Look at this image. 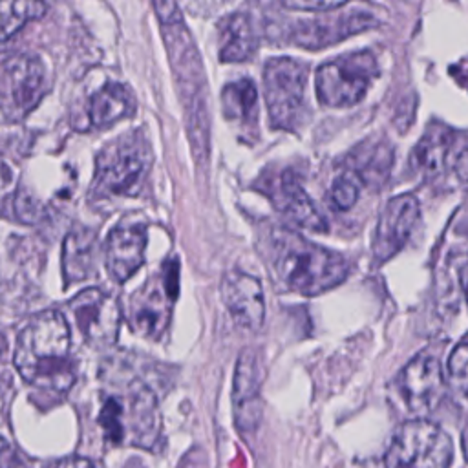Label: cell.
Returning <instances> with one entry per match:
<instances>
[{
    "instance_id": "13",
    "label": "cell",
    "mask_w": 468,
    "mask_h": 468,
    "mask_svg": "<svg viewBox=\"0 0 468 468\" xmlns=\"http://www.w3.org/2000/svg\"><path fill=\"white\" fill-rule=\"evenodd\" d=\"M68 307L86 344L97 349H106L115 344L122 313L112 294L102 289L90 287L73 296Z\"/></svg>"
},
{
    "instance_id": "1",
    "label": "cell",
    "mask_w": 468,
    "mask_h": 468,
    "mask_svg": "<svg viewBox=\"0 0 468 468\" xmlns=\"http://www.w3.org/2000/svg\"><path fill=\"white\" fill-rule=\"evenodd\" d=\"M101 397L97 422L106 442L150 450L161 435L159 397L135 367L124 364Z\"/></svg>"
},
{
    "instance_id": "8",
    "label": "cell",
    "mask_w": 468,
    "mask_h": 468,
    "mask_svg": "<svg viewBox=\"0 0 468 468\" xmlns=\"http://www.w3.org/2000/svg\"><path fill=\"white\" fill-rule=\"evenodd\" d=\"M177 261H168L163 272L150 276L128 298L124 318L130 329L146 340H161L177 298Z\"/></svg>"
},
{
    "instance_id": "21",
    "label": "cell",
    "mask_w": 468,
    "mask_h": 468,
    "mask_svg": "<svg viewBox=\"0 0 468 468\" xmlns=\"http://www.w3.org/2000/svg\"><path fill=\"white\" fill-rule=\"evenodd\" d=\"M221 110L227 122L243 135L245 141H252L258 135V90L250 79H239L229 82L221 91Z\"/></svg>"
},
{
    "instance_id": "14",
    "label": "cell",
    "mask_w": 468,
    "mask_h": 468,
    "mask_svg": "<svg viewBox=\"0 0 468 468\" xmlns=\"http://www.w3.org/2000/svg\"><path fill=\"white\" fill-rule=\"evenodd\" d=\"M420 218V203L415 194L404 192L391 197L378 214L371 252L375 263L393 258L410 239Z\"/></svg>"
},
{
    "instance_id": "11",
    "label": "cell",
    "mask_w": 468,
    "mask_h": 468,
    "mask_svg": "<svg viewBox=\"0 0 468 468\" xmlns=\"http://www.w3.org/2000/svg\"><path fill=\"white\" fill-rule=\"evenodd\" d=\"M42 62L26 53H0V113L24 119L44 95Z\"/></svg>"
},
{
    "instance_id": "23",
    "label": "cell",
    "mask_w": 468,
    "mask_h": 468,
    "mask_svg": "<svg viewBox=\"0 0 468 468\" xmlns=\"http://www.w3.org/2000/svg\"><path fill=\"white\" fill-rule=\"evenodd\" d=\"M97 263V234L90 229L71 230L62 245V274L66 285L86 280Z\"/></svg>"
},
{
    "instance_id": "10",
    "label": "cell",
    "mask_w": 468,
    "mask_h": 468,
    "mask_svg": "<svg viewBox=\"0 0 468 468\" xmlns=\"http://www.w3.org/2000/svg\"><path fill=\"white\" fill-rule=\"evenodd\" d=\"M452 457L453 448L450 435L441 426L417 417L397 428L386 452L384 464L446 468L452 463Z\"/></svg>"
},
{
    "instance_id": "7",
    "label": "cell",
    "mask_w": 468,
    "mask_h": 468,
    "mask_svg": "<svg viewBox=\"0 0 468 468\" xmlns=\"http://www.w3.org/2000/svg\"><path fill=\"white\" fill-rule=\"evenodd\" d=\"M309 68L291 57L267 60L263 68V99L272 130L294 132L305 113Z\"/></svg>"
},
{
    "instance_id": "16",
    "label": "cell",
    "mask_w": 468,
    "mask_h": 468,
    "mask_svg": "<svg viewBox=\"0 0 468 468\" xmlns=\"http://www.w3.org/2000/svg\"><path fill=\"white\" fill-rule=\"evenodd\" d=\"M221 303L245 331H258L265 322V296L260 280L245 271H229L219 283Z\"/></svg>"
},
{
    "instance_id": "5",
    "label": "cell",
    "mask_w": 468,
    "mask_h": 468,
    "mask_svg": "<svg viewBox=\"0 0 468 468\" xmlns=\"http://www.w3.org/2000/svg\"><path fill=\"white\" fill-rule=\"evenodd\" d=\"M183 38L177 33H166V46L174 73L177 79V88L185 110V121L188 130V139L192 144V154L197 163L208 161L210 144V121L207 104V82L203 77L201 62L192 46V40L183 29Z\"/></svg>"
},
{
    "instance_id": "30",
    "label": "cell",
    "mask_w": 468,
    "mask_h": 468,
    "mask_svg": "<svg viewBox=\"0 0 468 468\" xmlns=\"http://www.w3.org/2000/svg\"><path fill=\"white\" fill-rule=\"evenodd\" d=\"M152 4L161 24L172 26L176 22H181V13L176 0H152Z\"/></svg>"
},
{
    "instance_id": "28",
    "label": "cell",
    "mask_w": 468,
    "mask_h": 468,
    "mask_svg": "<svg viewBox=\"0 0 468 468\" xmlns=\"http://www.w3.org/2000/svg\"><path fill=\"white\" fill-rule=\"evenodd\" d=\"M466 369H468V347H466V336L459 340V344L453 347V351L448 356L446 375L452 389L459 395H466Z\"/></svg>"
},
{
    "instance_id": "29",
    "label": "cell",
    "mask_w": 468,
    "mask_h": 468,
    "mask_svg": "<svg viewBox=\"0 0 468 468\" xmlns=\"http://www.w3.org/2000/svg\"><path fill=\"white\" fill-rule=\"evenodd\" d=\"M285 7L291 9H302V11H324V9H333L347 0H280Z\"/></svg>"
},
{
    "instance_id": "17",
    "label": "cell",
    "mask_w": 468,
    "mask_h": 468,
    "mask_svg": "<svg viewBox=\"0 0 468 468\" xmlns=\"http://www.w3.org/2000/svg\"><path fill=\"white\" fill-rule=\"evenodd\" d=\"M148 229L143 221L124 219L115 225L104 243V265L115 283H124L144 263Z\"/></svg>"
},
{
    "instance_id": "2",
    "label": "cell",
    "mask_w": 468,
    "mask_h": 468,
    "mask_svg": "<svg viewBox=\"0 0 468 468\" xmlns=\"http://www.w3.org/2000/svg\"><path fill=\"white\" fill-rule=\"evenodd\" d=\"M265 258L276 280L289 291L314 296L340 285L349 274V261L296 230L272 227L265 239Z\"/></svg>"
},
{
    "instance_id": "27",
    "label": "cell",
    "mask_w": 468,
    "mask_h": 468,
    "mask_svg": "<svg viewBox=\"0 0 468 468\" xmlns=\"http://www.w3.org/2000/svg\"><path fill=\"white\" fill-rule=\"evenodd\" d=\"M360 196V185L358 181L347 172L344 170L331 185V190H329V201H331V207L338 212H346L349 210L356 199Z\"/></svg>"
},
{
    "instance_id": "15",
    "label": "cell",
    "mask_w": 468,
    "mask_h": 468,
    "mask_svg": "<svg viewBox=\"0 0 468 468\" xmlns=\"http://www.w3.org/2000/svg\"><path fill=\"white\" fill-rule=\"evenodd\" d=\"M261 380L263 369L260 355L254 349H243L238 356L232 382L234 422L241 433L256 431L261 422Z\"/></svg>"
},
{
    "instance_id": "22",
    "label": "cell",
    "mask_w": 468,
    "mask_h": 468,
    "mask_svg": "<svg viewBox=\"0 0 468 468\" xmlns=\"http://www.w3.org/2000/svg\"><path fill=\"white\" fill-rule=\"evenodd\" d=\"M135 110L132 91L119 82H108L97 90L88 102V128H108L121 119H126Z\"/></svg>"
},
{
    "instance_id": "18",
    "label": "cell",
    "mask_w": 468,
    "mask_h": 468,
    "mask_svg": "<svg viewBox=\"0 0 468 468\" xmlns=\"http://www.w3.org/2000/svg\"><path fill=\"white\" fill-rule=\"evenodd\" d=\"M378 20L366 11H349L333 16L302 20L291 33V40L296 46L307 49H320L336 44L355 33L371 29Z\"/></svg>"
},
{
    "instance_id": "6",
    "label": "cell",
    "mask_w": 468,
    "mask_h": 468,
    "mask_svg": "<svg viewBox=\"0 0 468 468\" xmlns=\"http://www.w3.org/2000/svg\"><path fill=\"white\" fill-rule=\"evenodd\" d=\"M468 143L463 130H455L441 121H431L422 137L413 146L410 166L424 183L442 185L446 181H466Z\"/></svg>"
},
{
    "instance_id": "31",
    "label": "cell",
    "mask_w": 468,
    "mask_h": 468,
    "mask_svg": "<svg viewBox=\"0 0 468 468\" xmlns=\"http://www.w3.org/2000/svg\"><path fill=\"white\" fill-rule=\"evenodd\" d=\"M5 349H7V342H5L4 335L0 333V360H2V358H4V355H5Z\"/></svg>"
},
{
    "instance_id": "20",
    "label": "cell",
    "mask_w": 468,
    "mask_h": 468,
    "mask_svg": "<svg viewBox=\"0 0 468 468\" xmlns=\"http://www.w3.org/2000/svg\"><path fill=\"white\" fill-rule=\"evenodd\" d=\"M393 159V146L386 139L366 141L349 152L344 170H347L360 186L377 190L388 181Z\"/></svg>"
},
{
    "instance_id": "12",
    "label": "cell",
    "mask_w": 468,
    "mask_h": 468,
    "mask_svg": "<svg viewBox=\"0 0 468 468\" xmlns=\"http://www.w3.org/2000/svg\"><path fill=\"white\" fill-rule=\"evenodd\" d=\"M441 355L430 349L417 353L397 375L395 389L404 406L417 417L431 413L444 395Z\"/></svg>"
},
{
    "instance_id": "4",
    "label": "cell",
    "mask_w": 468,
    "mask_h": 468,
    "mask_svg": "<svg viewBox=\"0 0 468 468\" xmlns=\"http://www.w3.org/2000/svg\"><path fill=\"white\" fill-rule=\"evenodd\" d=\"M154 152L141 130L106 143L95 159L91 196L95 199H128L139 196L148 181Z\"/></svg>"
},
{
    "instance_id": "25",
    "label": "cell",
    "mask_w": 468,
    "mask_h": 468,
    "mask_svg": "<svg viewBox=\"0 0 468 468\" xmlns=\"http://www.w3.org/2000/svg\"><path fill=\"white\" fill-rule=\"evenodd\" d=\"M221 62H243L250 58L258 48V37L247 15L234 13L219 22Z\"/></svg>"
},
{
    "instance_id": "3",
    "label": "cell",
    "mask_w": 468,
    "mask_h": 468,
    "mask_svg": "<svg viewBox=\"0 0 468 468\" xmlns=\"http://www.w3.org/2000/svg\"><path fill=\"white\" fill-rule=\"evenodd\" d=\"M15 366L20 377L49 393H66L75 384L69 327L62 313L49 309L33 316L16 338Z\"/></svg>"
},
{
    "instance_id": "24",
    "label": "cell",
    "mask_w": 468,
    "mask_h": 468,
    "mask_svg": "<svg viewBox=\"0 0 468 468\" xmlns=\"http://www.w3.org/2000/svg\"><path fill=\"white\" fill-rule=\"evenodd\" d=\"M466 282V245L453 247L442 260L437 274V303L446 313H457L463 305Z\"/></svg>"
},
{
    "instance_id": "19",
    "label": "cell",
    "mask_w": 468,
    "mask_h": 468,
    "mask_svg": "<svg viewBox=\"0 0 468 468\" xmlns=\"http://www.w3.org/2000/svg\"><path fill=\"white\" fill-rule=\"evenodd\" d=\"M267 194L274 207L298 227L313 232L327 230V219L291 170H283L267 186Z\"/></svg>"
},
{
    "instance_id": "9",
    "label": "cell",
    "mask_w": 468,
    "mask_h": 468,
    "mask_svg": "<svg viewBox=\"0 0 468 468\" xmlns=\"http://www.w3.org/2000/svg\"><path fill=\"white\" fill-rule=\"evenodd\" d=\"M377 75L378 66L369 51L340 55L316 69V97L324 106L329 108H347L358 104Z\"/></svg>"
},
{
    "instance_id": "26",
    "label": "cell",
    "mask_w": 468,
    "mask_h": 468,
    "mask_svg": "<svg viewBox=\"0 0 468 468\" xmlns=\"http://www.w3.org/2000/svg\"><path fill=\"white\" fill-rule=\"evenodd\" d=\"M42 0H0V42L11 38L29 20L44 16Z\"/></svg>"
}]
</instances>
